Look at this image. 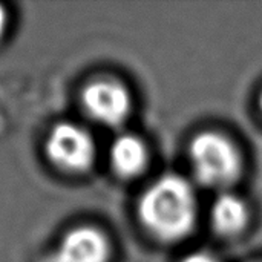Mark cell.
<instances>
[{"label":"cell","instance_id":"1","mask_svg":"<svg viewBox=\"0 0 262 262\" xmlns=\"http://www.w3.org/2000/svg\"><path fill=\"white\" fill-rule=\"evenodd\" d=\"M196 196L192 184L180 175L158 178L141 195L138 216L144 229L160 241H178L196 221Z\"/></svg>","mask_w":262,"mask_h":262},{"label":"cell","instance_id":"2","mask_svg":"<svg viewBox=\"0 0 262 262\" xmlns=\"http://www.w3.org/2000/svg\"><path fill=\"white\" fill-rule=\"evenodd\" d=\"M196 180L209 187H226L241 172V157L236 146L218 132L198 134L189 147Z\"/></svg>","mask_w":262,"mask_h":262},{"label":"cell","instance_id":"3","mask_svg":"<svg viewBox=\"0 0 262 262\" xmlns=\"http://www.w3.org/2000/svg\"><path fill=\"white\" fill-rule=\"evenodd\" d=\"M45 152L49 161L66 173H83L95 161V143L91 134L69 121L58 123L49 130Z\"/></svg>","mask_w":262,"mask_h":262},{"label":"cell","instance_id":"4","mask_svg":"<svg viewBox=\"0 0 262 262\" xmlns=\"http://www.w3.org/2000/svg\"><path fill=\"white\" fill-rule=\"evenodd\" d=\"M81 104L86 114L104 126H120L132 111V97L127 88L114 78H95L81 91Z\"/></svg>","mask_w":262,"mask_h":262},{"label":"cell","instance_id":"5","mask_svg":"<svg viewBox=\"0 0 262 262\" xmlns=\"http://www.w3.org/2000/svg\"><path fill=\"white\" fill-rule=\"evenodd\" d=\"M111 241L103 230L92 226H80L63 238L57 262H109Z\"/></svg>","mask_w":262,"mask_h":262},{"label":"cell","instance_id":"6","mask_svg":"<svg viewBox=\"0 0 262 262\" xmlns=\"http://www.w3.org/2000/svg\"><path fill=\"white\" fill-rule=\"evenodd\" d=\"M149 163V152L144 141L134 134L120 135L111 146V166L124 180L143 173Z\"/></svg>","mask_w":262,"mask_h":262},{"label":"cell","instance_id":"7","mask_svg":"<svg viewBox=\"0 0 262 262\" xmlns=\"http://www.w3.org/2000/svg\"><path fill=\"white\" fill-rule=\"evenodd\" d=\"M249 221V212L241 198L232 193L220 195L212 207V223L223 236L238 235Z\"/></svg>","mask_w":262,"mask_h":262},{"label":"cell","instance_id":"8","mask_svg":"<svg viewBox=\"0 0 262 262\" xmlns=\"http://www.w3.org/2000/svg\"><path fill=\"white\" fill-rule=\"evenodd\" d=\"M183 262H218V259H215L212 255H207V253H192L186 256Z\"/></svg>","mask_w":262,"mask_h":262},{"label":"cell","instance_id":"9","mask_svg":"<svg viewBox=\"0 0 262 262\" xmlns=\"http://www.w3.org/2000/svg\"><path fill=\"white\" fill-rule=\"evenodd\" d=\"M8 28V12L3 5H0V38L5 35V31Z\"/></svg>","mask_w":262,"mask_h":262},{"label":"cell","instance_id":"10","mask_svg":"<svg viewBox=\"0 0 262 262\" xmlns=\"http://www.w3.org/2000/svg\"><path fill=\"white\" fill-rule=\"evenodd\" d=\"M259 106H261V111H262V95H261V100H259Z\"/></svg>","mask_w":262,"mask_h":262}]
</instances>
